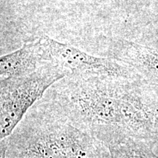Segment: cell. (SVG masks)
<instances>
[{
  "instance_id": "6da1fadb",
  "label": "cell",
  "mask_w": 158,
  "mask_h": 158,
  "mask_svg": "<svg viewBox=\"0 0 158 158\" xmlns=\"http://www.w3.org/2000/svg\"><path fill=\"white\" fill-rule=\"evenodd\" d=\"M126 77L70 75L53 84L43 98L108 147L128 138H153L157 111Z\"/></svg>"
},
{
  "instance_id": "3957f363",
  "label": "cell",
  "mask_w": 158,
  "mask_h": 158,
  "mask_svg": "<svg viewBox=\"0 0 158 158\" xmlns=\"http://www.w3.org/2000/svg\"><path fill=\"white\" fill-rule=\"evenodd\" d=\"M67 76L52 60L27 76L1 80L0 138L8 137L34 105L47 90Z\"/></svg>"
},
{
  "instance_id": "277c9868",
  "label": "cell",
  "mask_w": 158,
  "mask_h": 158,
  "mask_svg": "<svg viewBox=\"0 0 158 158\" xmlns=\"http://www.w3.org/2000/svg\"><path fill=\"white\" fill-rule=\"evenodd\" d=\"M50 58L67 76L70 75H107L127 76V71L120 62L89 54L80 49L42 35L39 37Z\"/></svg>"
},
{
  "instance_id": "7a4b0ae2",
  "label": "cell",
  "mask_w": 158,
  "mask_h": 158,
  "mask_svg": "<svg viewBox=\"0 0 158 158\" xmlns=\"http://www.w3.org/2000/svg\"><path fill=\"white\" fill-rule=\"evenodd\" d=\"M5 158H110L106 144L80 130L45 99L1 140Z\"/></svg>"
},
{
  "instance_id": "52a82bcc",
  "label": "cell",
  "mask_w": 158,
  "mask_h": 158,
  "mask_svg": "<svg viewBox=\"0 0 158 158\" xmlns=\"http://www.w3.org/2000/svg\"><path fill=\"white\" fill-rule=\"evenodd\" d=\"M1 158H5V156H4V153L2 151H1Z\"/></svg>"
},
{
  "instance_id": "5b68a950",
  "label": "cell",
  "mask_w": 158,
  "mask_h": 158,
  "mask_svg": "<svg viewBox=\"0 0 158 158\" xmlns=\"http://www.w3.org/2000/svg\"><path fill=\"white\" fill-rule=\"evenodd\" d=\"M51 61L39 38L26 43L21 48L0 58V79L27 76Z\"/></svg>"
},
{
  "instance_id": "8992f818",
  "label": "cell",
  "mask_w": 158,
  "mask_h": 158,
  "mask_svg": "<svg viewBox=\"0 0 158 158\" xmlns=\"http://www.w3.org/2000/svg\"><path fill=\"white\" fill-rule=\"evenodd\" d=\"M152 138H128L110 146V158H158Z\"/></svg>"
}]
</instances>
